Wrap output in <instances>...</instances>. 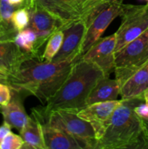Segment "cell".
I'll return each instance as SVG.
<instances>
[{"label":"cell","mask_w":148,"mask_h":149,"mask_svg":"<svg viewBox=\"0 0 148 149\" xmlns=\"http://www.w3.org/2000/svg\"><path fill=\"white\" fill-rule=\"evenodd\" d=\"M79 59L55 63L46 62L41 56H30L15 72L7 76L5 84L18 94L32 95L46 103L63 84L73 63Z\"/></svg>","instance_id":"obj_1"},{"label":"cell","mask_w":148,"mask_h":149,"mask_svg":"<svg viewBox=\"0 0 148 149\" xmlns=\"http://www.w3.org/2000/svg\"><path fill=\"white\" fill-rule=\"evenodd\" d=\"M104 77L102 70L97 65L79 59L74 63L67 79L46 102L45 107L40 111L34 109L33 114L42 120L55 111L63 109L78 112L86 106L89 95Z\"/></svg>","instance_id":"obj_2"},{"label":"cell","mask_w":148,"mask_h":149,"mask_svg":"<svg viewBox=\"0 0 148 149\" xmlns=\"http://www.w3.org/2000/svg\"><path fill=\"white\" fill-rule=\"evenodd\" d=\"M143 101L139 98L123 100L113 112L96 149L142 148V127L135 106Z\"/></svg>","instance_id":"obj_3"},{"label":"cell","mask_w":148,"mask_h":149,"mask_svg":"<svg viewBox=\"0 0 148 149\" xmlns=\"http://www.w3.org/2000/svg\"><path fill=\"white\" fill-rule=\"evenodd\" d=\"M77 113L75 111L63 109L55 111L42 120L65 130L81 149H96L97 139L92 126L79 117Z\"/></svg>","instance_id":"obj_4"},{"label":"cell","mask_w":148,"mask_h":149,"mask_svg":"<svg viewBox=\"0 0 148 149\" xmlns=\"http://www.w3.org/2000/svg\"><path fill=\"white\" fill-rule=\"evenodd\" d=\"M65 28L73 22H84L106 0H36ZM63 28V29H64Z\"/></svg>","instance_id":"obj_5"},{"label":"cell","mask_w":148,"mask_h":149,"mask_svg":"<svg viewBox=\"0 0 148 149\" xmlns=\"http://www.w3.org/2000/svg\"><path fill=\"white\" fill-rule=\"evenodd\" d=\"M121 23L115 32L117 53L148 29V4H123Z\"/></svg>","instance_id":"obj_6"},{"label":"cell","mask_w":148,"mask_h":149,"mask_svg":"<svg viewBox=\"0 0 148 149\" xmlns=\"http://www.w3.org/2000/svg\"><path fill=\"white\" fill-rule=\"evenodd\" d=\"M114 72L120 86L121 99L143 100V94L147 88L148 58L137 66L115 68Z\"/></svg>","instance_id":"obj_7"},{"label":"cell","mask_w":148,"mask_h":149,"mask_svg":"<svg viewBox=\"0 0 148 149\" xmlns=\"http://www.w3.org/2000/svg\"><path fill=\"white\" fill-rule=\"evenodd\" d=\"M28 10L30 15L28 28L36 33L37 37L36 49L39 52L41 47L52 34L63 29V25L36 0Z\"/></svg>","instance_id":"obj_8"},{"label":"cell","mask_w":148,"mask_h":149,"mask_svg":"<svg viewBox=\"0 0 148 149\" xmlns=\"http://www.w3.org/2000/svg\"><path fill=\"white\" fill-rule=\"evenodd\" d=\"M123 0H118L110 3L103 8L86 28L84 40L81 44V57L102 37L104 32L115 18L120 16L123 11Z\"/></svg>","instance_id":"obj_9"},{"label":"cell","mask_w":148,"mask_h":149,"mask_svg":"<svg viewBox=\"0 0 148 149\" xmlns=\"http://www.w3.org/2000/svg\"><path fill=\"white\" fill-rule=\"evenodd\" d=\"M116 34L115 33L101 37L97 41L80 60L91 63L102 70L105 77H110L115 71Z\"/></svg>","instance_id":"obj_10"},{"label":"cell","mask_w":148,"mask_h":149,"mask_svg":"<svg viewBox=\"0 0 148 149\" xmlns=\"http://www.w3.org/2000/svg\"><path fill=\"white\" fill-rule=\"evenodd\" d=\"M121 100L100 102L87 105L78 111V116L91 124L98 141L105 131L111 116Z\"/></svg>","instance_id":"obj_11"},{"label":"cell","mask_w":148,"mask_h":149,"mask_svg":"<svg viewBox=\"0 0 148 149\" xmlns=\"http://www.w3.org/2000/svg\"><path fill=\"white\" fill-rule=\"evenodd\" d=\"M86 31V26L81 20L73 22L64 28L62 46L52 62L59 63L71 58H81L80 50Z\"/></svg>","instance_id":"obj_12"},{"label":"cell","mask_w":148,"mask_h":149,"mask_svg":"<svg viewBox=\"0 0 148 149\" xmlns=\"http://www.w3.org/2000/svg\"><path fill=\"white\" fill-rule=\"evenodd\" d=\"M147 31L115 53V69L137 66L147 59L148 36Z\"/></svg>","instance_id":"obj_13"},{"label":"cell","mask_w":148,"mask_h":149,"mask_svg":"<svg viewBox=\"0 0 148 149\" xmlns=\"http://www.w3.org/2000/svg\"><path fill=\"white\" fill-rule=\"evenodd\" d=\"M30 56L23 52L15 40L0 38V71L7 76L15 72L22 63Z\"/></svg>","instance_id":"obj_14"},{"label":"cell","mask_w":148,"mask_h":149,"mask_svg":"<svg viewBox=\"0 0 148 149\" xmlns=\"http://www.w3.org/2000/svg\"><path fill=\"white\" fill-rule=\"evenodd\" d=\"M40 122L46 149H81L65 130L51 125L46 121Z\"/></svg>","instance_id":"obj_15"},{"label":"cell","mask_w":148,"mask_h":149,"mask_svg":"<svg viewBox=\"0 0 148 149\" xmlns=\"http://www.w3.org/2000/svg\"><path fill=\"white\" fill-rule=\"evenodd\" d=\"M0 113L11 127L17 130L20 132L28 122L29 116L25 111L20 96H12L10 101L6 105H0Z\"/></svg>","instance_id":"obj_16"},{"label":"cell","mask_w":148,"mask_h":149,"mask_svg":"<svg viewBox=\"0 0 148 149\" xmlns=\"http://www.w3.org/2000/svg\"><path fill=\"white\" fill-rule=\"evenodd\" d=\"M120 88L115 79L104 77L93 87L86 100L87 105L100 102L117 100L120 95Z\"/></svg>","instance_id":"obj_17"},{"label":"cell","mask_w":148,"mask_h":149,"mask_svg":"<svg viewBox=\"0 0 148 149\" xmlns=\"http://www.w3.org/2000/svg\"><path fill=\"white\" fill-rule=\"evenodd\" d=\"M20 135L24 142L23 148L46 149L41 122L33 115V117L29 116L28 122L20 131Z\"/></svg>","instance_id":"obj_18"},{"label":"cell","mask_w":148,"mask_h":149,"mask_svg":"<svg viewBox=\"0 0 148 149\" xmlns=\"http://www.w3.org/2000/svg\"><path fill=\"white\" fill-rule=\"evenodd\" d=\"M15 42L25 53L39 56V52L36 49L37 37L36 33L31 29L27 28L19 31L16 35Z\"/></svg>","instance_id":"obj_19"},{"label":"cell","mask_w":148,"mask_h":149,"mask_svg":"<svg viewBox=\"0 0 148 149\" xmlns=\"http://www.w3.org/2000/svg\"><path fill=\"white\" fill-rule=\"evenodd\" d=\"M64 33L62 30L57 31L54 34L52 35L46 42V47L44 51L41 58L46 62H51L57 55L62 46L63 41Z\"/></svg>","instance_id":"obj_20"},{"label":"cell","mask_w":148,"mask_h":149,"mask_svg":"<svg viewBox=\"0 0 148 149\" xmlns=\"http://www.w3.org/2000/svg\"><path fill=\"white\" fill-rule=\"evenodd\" d=\"M29 20V11L26 7H20L15 10L11 18L12 23L17 32L27 29Z\"/></svg>","instance_id":"obj_21"},{"label":"cell","mask_w":148,"mask_h":149,"mask_svg":"<svg viewBox=\"0 0 148 149\" xmlns=\"http://www.w3.org/2000/svg\"><path fill=\"white\" fill-rule=\"evenodd\" d=\"M23 140L20 135L10 132L6 135L0 145V149H21L23 148Z\"/></svg>","instance_id":"obj_22"},{"label":"cell","mask_w":148,"mask_h":149,"mask_svg":"<svg viewBox=\"0 0 148 149\" xmlns=\"http://www.w3.org/2000/svg\"><path fill=\"white\" fill-rule=\"evenodd\" d=\"M20 7L10 4L6 0H0V16H1V23L5 24L12 23L11 18L15 10Z\"/></svg>","instance_id":"obj_23"},{"label":"cell","mask_w":148,"mask_h":149,"mask_svg":"<svg viewBox=\"0 0 148 149\" xmlns=\"http://www.w3.org/2000/svg\"><path fill=\"white\" fill-rule=\"evenodd\" d=\"M139 118L142 127V148H148V114L144 116H139Z\"/></svg>","instance_id":"obj_24"},{"label":"cell","mask_w":148,"mask_h":149,"mask_svg":"<svg viewBox=\"0 0 148 149\" xmlns=\"http://www.w3.org/2000/svg\"><path fill=\"white\" fill-rule=\"evenodd\" d=\"M12 89L4 83H0V105H6L12 98Z\"/></svg>","instance_id":"obj_25"},{"label":"cell","mask_w":148,"mask_h":149,"mask_svg":"<svg viewBox=\"0 0 148 149\" xmlns=\"http://www.w3.org/2000/svg\"><path fill=\"white\" fill-rule=\"evenodd\" d=\"M11 127L5 122H3L2 125L0 126V145H1L4 138L6 137V135L9 132H11Z\"/></svg>","instance_id":"obj_26"},{"label":"cell","mask_w":148,"mask_h":149,"mask_svg":"<svg viewBox=\"0 0 148 149\" xmlns=\"http://www.w3.org/2000/svg\"><path fill=\"white\" fill-rule=\"evenodd\" d=\"M143 100L145 104L148 106V89H147L143 94Z\"/></svg>","instance_id":"obj_27"},{"label":"cell","mask_w":148,"mask_h":149,"mask_svg":"<svg viewBox=\"0 0 148 149\" xmlns=\"http://www.w3.org/2000/svg\"><path fill=\"white\" fill-rule=\"evenodd\" d=\"M26 3H27V7H26V8L28 9V7H30V6L35 2V1H36V0H26Z\"/></svg>","instance_id":"obj_28"},{"label":"cell","mask_w":148,"mask_h":149,"mask_svg":"<svg viewBox=\"0 0 148 149\" xmlns=\"http://www.w3.org/2000/svg\"><path fill=\"white\" fill-rule=\"evenodd\" d=\"M144 1H146L147 4H148V0H144Z\"/></svg>","instance_id":"obj_29"},{"label":"cell","mask_w":148,"mask_h":149,"mask_svg":"<svg viewBox=\"0 0 148 149\" xmlns=\"http://www.w3.org/2000/svg\"><path fill=\"white\" fill-rule=\"evenodd\" d=\"M1 16H0V23H1Z\"/></svg>","instance_id":"obj_30"},{"label":"cell","mask_w":148,"mask_h":149,"mask_svg":"<svg viewBox=\"0 0 148 149\" xmlns=\"http://www.w3.org/2000/svg\"><path fill=\"white\" fill-rule=\"evenodd\" d=\"M147 36H148V29H147Z\"/></svg>","instance_id":"obj_31"},{"label":"cell","mask_w":148,"mask_h":149,"mask_svg":"<svg viewBox=\"0 0 148 149\" xmlns=\"http://www.w3.org/2000/svg\"><path fill=\"white\" fill-rule=\"evenodd\" d=\"M147 88H148V82H147Z\"/></svg>","instance_id":"obj_32"}]
</instances>
